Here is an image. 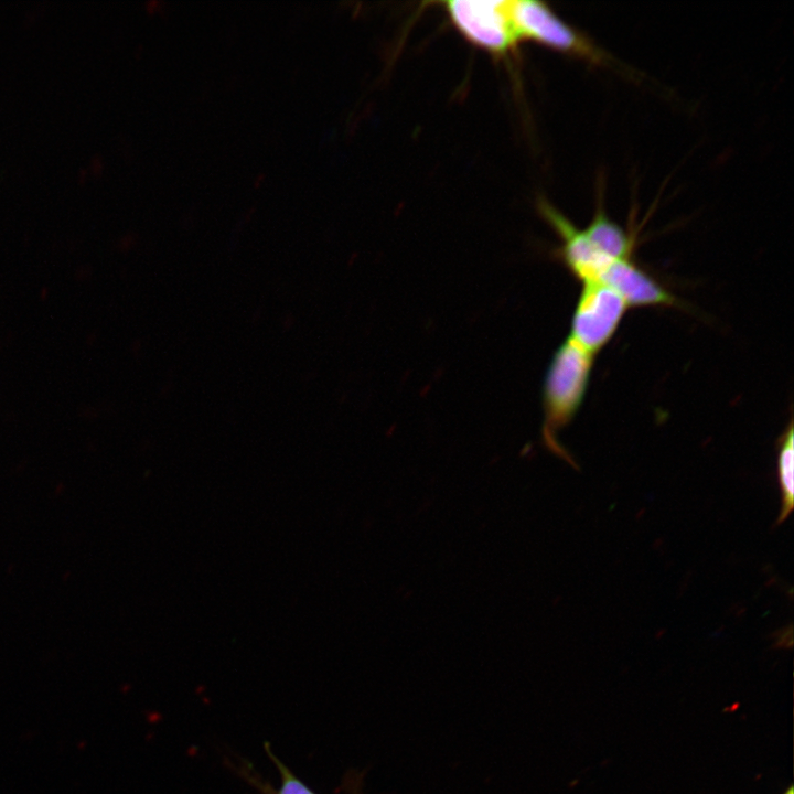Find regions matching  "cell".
<instances>
[{"label": "cell", "mask_w": 794, "mask_h": 794, "mask_svg": "<svg viewBox=\"0 0 794 794\" xmlns=\"http://www.w3.org/2000/svg\"><path fill=\"white\" fill-rule=\"evenodd\" d=\"M594 356L567 339L555 352L543 389L544 433L555 443V434L580 409L590 383Z\"/></svg>", "instance_id": "obj_1"}, {"label": "cell", "mask_w": 794, "mask_h": 794, "mask_svg": "<svg viewBox=\"0 0 794 794\" xmlns=\"http://www.w3.org/2000/svg\"><path fill=\"white\" fill-rule=\"evenodd\" d=\"M515 36L593 64H602L604 53L586 35L561 20L546 3L532 0L508 1Z\"/></svg>", "instance_id": "obj_2"}, {"label": "cell", "mask_w": 794, "mask_h": 794, "mask_svg": "<svg viewBox=\"0 0 794 794\" xmlns=\"http://www.w3.org/2000/svg\"><path fill=\"white\" fill-rule=\"evenodd\" d=\"M629 307L601 282L582 283L568 336L590 355H597L616 333Z\"/></svg>", "instance_id": "obj_3"}, {"label": "cell", "mask_w": 794, "mask_h": 794, "mask_svg": "<svg viewBox=\"0 0 794 794\" xmlns=\"http://www.w3.org/2000/svg\"><path fill=\"white\" fill-rule=\"evenodd\" d=\"M455 29L470 43L491 53H504L517 43L508 1L455 0L444 3Z\"/></svg>", "instance_id": "obj_4"}, {"label": "cell", "mask_w": 794, "mask_h": 794, "mask_svg": "<svg viewBox=\"0 0 794 794\" xmlns=\"http://www.w3.org/2000/svg\"><path fill=\"white\" fill-rule=\"evenodd\" d=\"M599 282L618 292L629 308L678 304L677 298L632 258L614 260Z\"/></svg>", "instance_id": "obj_5"}, {"label": "cell", "mask_w": 794, "mask_h": 794, "mask_svg": "<svg viewBox=\"0 0 794 794\" xmlns=\"http://www.w3.org/2000/svg\"><path fill=\"white\" fill-rule=\"evenodd\" d=\"M589 225L583 229L590 243L603 255L613 259L632 258L635 236L626 233L607 214L601 195Z\"/></svg>", "instance_id": "obj_6"}, {"label": "cell", "mask_w": 794, "mask_h": 794, "mask_svg": "<svg viewBox=\"0 0 794 794\" xmlns=\"http://www.w3.org/2000/svg\"><path fill=\"white\" fill-rule=\"evenodd\" d=\"M793 425L790 422L779 443L777 474L782 494V506L777 524L787 518L794 506V438Z\"/></svg>", "instance_id": "obj_7"}, {"label": "cell", "mask_w": 794, "mask_h": 794, "mask_svg": "<svg viewBox=\"0 0 794 794\" xmlns=\"http://www.w3.org/2000/svg\"><path fill=\"white\" fill-rule=\"evenodd\" d=\"M281 773V786L277 794H315L298 780L276 757L271 755Z\"/></svg>", "instance_id": "obj_8"}, {"label": "cell", "mask_w": 794, "mask_h": 794, "mask_svg": "<svg viewBox=\"0 0 794 794\" xmlns=\"http://www.w3.org/2000/svg\"><path fill=\"white\" fill-rule=\"evenodd\" d=\"M782 794H794L793 785H790L786 791H784Z\"/></svg>", "instance_id": "obj_9"}]
</instances>
